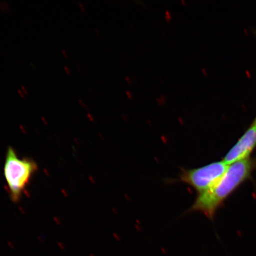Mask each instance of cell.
<instances>
[{
    "label": "cell",
    "mask_w": 256,
    "mask_h": 256,
    "mask_svg": "<svg viewBox=\"0 0 256 256\" xmlns=\"http://www.w3.org/2000/svg\"><path fill=\"white\" fill-rule=\"evenodd\" d=\"M95 32L96 33L98 34V36H100L101 32L100 30H98V28H96Z\"/></svg>",
    "instance_id": "2e32d148"
},
{
    "label": "cell",
    "mask_w": 256,
    "mask_h": 256,
    "mask_svg": "<svg viewBox=\"0 0 256 256\" xmlns=\"http://www.w3.org/2000/svg\"><path fill=\"white\" fill-rule=\"evenodd\" d=\"M38 169L33 160L18 158L15 150L8 147L4 172L10 197L14 202L21 200Z\"/></svg>",
    "instance_id": "7a4b0ae2"
},
{
    "label": "cell",
    "mask_w": 256,
    "mask_h": 256,
    "mask_svg": "<svg viewBox=\"0 0 256 256\" xmlns=\"http://www.w3.org/2000/svg\"><path fill=\"white\" fill-rule=\"evenodd\" d=\"M256 150V116L250 126L238 142L232 147L222 160L226 164L232 163L251 158Z\"/></svg>",
    "instance_id": "277c9868"
},
{
    "label": "cell",
    "mask_w": 256,
    "mask_h": 256,
    "mask_svg": "<svg viewBox=\"0 0 256 256\" xmlns=\"http://www.w3.org/2000/svg\"><path fill=\"white\" fill-rule=\"evenodd\" d=\"M126 95L127 96V98L130 99V100H132V99L134 98V95L132 94V92L130 90L126 91Z\"/></svg>",
    "instance_id": "9c48e42d"
},
{
    "label": "cell",
    "mask_w": 256,
    "mask_h": 256,
    "mask_svg": "<svg viewBox=\"0 0 256 256\" xmlns=\"http://www.w3.org/2000/svg\"><path fill=\"white\" fill-rule=\"evenodd\" d=\"M156 102L159 106L164 105L167 103V97L164 94H162L160 98H156Z\"/></svg>",
    "instance_id": "5b68a950"
},
{
    "label": "cell",
    "mask_w": 256,
    "mask_h": 256,
    "mask_svg": "<svg viewBox=\"0 0 256 256\" xmlns=\"http://www.w3.org/2000/svg\"><path fill=\"white\" fill-rule=\"evenodd\" d=\"M165 18L166 22L168 24L170 23L172 19V12L168 10H166L165 11Z\"/></svg>",
    "instance_id": "52a82bcc"
},
{
    "label": "cell",
    "mask_w": 256,
    "mask_h": 256,
    "mask_svg": "<svg viewBox=\"0 0 256 256\" xmlns=\"http://www.w3.org/2000/svg\"><path fill=\"white\" fill-rule=\"evenodd\" d=\"M0 9L3 12H8L10 10V7L7 2H0Z\"/></svg>",
    "instance_id": "8992f818"
},
{
    "label": "cell",
    "mask_w": 256,
    "mask_h": 256,
    "mask_svg": "<svg viewBox=\"0 0 256 256\" xmlns=\"http://www.w3.org/2000/svg\"><path fill=\"white\" fill-rule=\"evenodd\" d=\"M64 70H65V72L66 73V74H68V76H70L72 74L71 70H70V69L68 68V66H64Z\"/></svg>",
    "instance_id": "8fae6325"
},
{
    "label": "cell",
    "mask_w": 256,
    "mask_h": 256,
    "mask_svg": "<svg viewBox=\"0 0 256 256\" xmlns=\"http://www.w3.org/2000/svg\"><path fill=\"white\" fill-rule=\"evenodd\" d=\"M79 7L80 8H81L82 11V12H85L86 11L85 6L84 4L82 2H78Z\"/></svg>",
    "instance_id": "7c38bea8"
},
{
    "label": "cell",
    "mask_w": 256,
    "mask_h": 256,
    "mask_svg": "<svg viewBox=\"0 0 256 256\" xmlns=\"http://www.w3.org/2000/svg\"><path fill=\"white\" fill-rule=\"evenodd\" d=\"M18 92L22 98H25V94H24V92L22 91V90L18 89Z\"/></svg>",
    "instance_id": "5bb4252c"
},
{
    "label": "cell",
    "mask_w": 256,
    "mask_h": 256,
    "mask_svg": "<svg viewBox=\"0 0 256 256\" xmlns=\"http://www.w3.org/2000/svg\"><path fill=\"white\" fill-rule=\"evenodd\" d=\"M256 170V158H251L232 163L215 186L198 194L188 212H200L214 220L218 210L246 182L251 180Z\"/></svg>",
    "instance_id": "6da1fadb"
},
{
    "label": "cell",
    "mask_w": 256,
    "mask_h": 256,
    "mask_svg": "<svg viewBox=\"0 0 256 256\" xmlns=\"http://www.w3.org/2000/svg\"><path fill=\"white\" fill-rule=\"evenodd\" d=\"M78 102H79V104L80 105L82 106V108H86V110H89V108L88 107V105L86 104L84 102H83V100H82V98H79L78 99Z\"/></svg>",
    "instance_id": "ba28073f"
},
{
    "label": "cell",
    "mask_w": 256,
    "mask_h": 256,
    "mask_svg": "<svg viewBox=\"0 0 256 256\" xmlns=\"http://www.w3.org/2000/svg\"><path fill=\"white\" fill-rule=\"evenodd\" d=\"M62 54H63V56H64V57L66 58H68V53H67L66 50H62Z\"/></svg>",
    "instance_id": "9a60e30c"
},
{
    "label": "cell",
    "mask_w": 256,
    "mask_h": 256,
    "mask_svg": "<svg viewBox=\"0 0 256 256\" xmlns=\"http://www.w3.org/2000/svg\"><path fill=\"white\" fill-rule=\"evenodd\" d=\"M21 89L22 91L24 92V94H25V96L28 95V94H30L28 88H26L24 86H22Z\"/></svg>",
    "instance_id": "30bf717a"
},
{
    "label": "cell",
    "mask_w": 256,
    "mask_h": 256,
    "mask_svg": "<svg viewBox=\"0 0 256 256\" xmlns=\"http://www.w3.org/2000/svg\"><path fill=\"white\" fill-rule=\"evenodd\" d=\"M88 116L90 118V120H94V118H92V115L90 114H88Z\"/></svg>",
    "instance_id": "ac0fdd59"
},
{
    "label": "cell",
    "mask_w": 256,
    "mask_h": 256,
    "mask_svg": "<svg viewBox=\"0 0 256 256\" xmlns=\"http://www.w3.org/2000/svg\"><path fill=\"white\" fill-rule=\"evenodd\" d=\"M160 82H162V83H163V80H162V78H160Z\"/></svg>",
    "instance_id": "d6986e66"
},
{
    "label": "cell",
    "mask_w": 256,
    "mask_h": 256,
    "mask_svg": "<svg viewBox=\"0 0 256 256\" xmlns=\"http://www.w3.org/2000/svg\"><path fill=\"white\" fill-rule=\"evenodd\" d=\"M126 80L128 84H132V80L130 78V76H126Z\"/></svg>",
    "instance_id": "4fadbf2b"
},
{
    "label": "cell",
    "mask_w": 256,
    "mask_h": 256,
    "mask_svg": "<svg viewBox=\"0 0 256 256\" xmlns=\"http://www.w3.org/2000/svg\"><path fill=\"white\" fill-rule=\"evenodd\" d=\"M229 166L223 161L211 163L202 168L183 170L180 181L190 186L198 194L204 193L212 188L225 174Z\"/></svg>",
    "instance_id": "3957f363"
},
{
    "label": "cell",
    "mask_w": 256,
    "mask_h": 256,
    "mask_svg": "<svg viewBox=\"0 0 256 256\" xmlns=\"http://www.w3.org/2000/svg\"><path fill=\"white\" fill-rule=\"evenodd\" d=\"M181 2L184 6H187V2L186 0H181Z\"/></svg>",
    "instance_id": "e0dca14e"
}]
</instances>
